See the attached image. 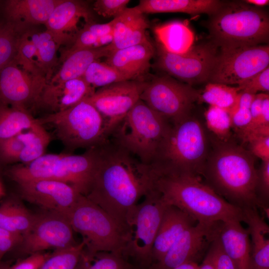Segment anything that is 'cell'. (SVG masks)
Returning a JSON list of instances; mask_svg holds the SVG:
<instances>
[{
  "instance_id": "1",
  "label": "cell",
  "mask_w": 269,
  "mask_h": 269,
  "mask_svg": "<svg viewBox=\"0 0 269 269\" xmlns=\"http://www.w3.org/2000/svg\"><path fill=\"white\" fill-rule=\"evenodd\" d=\"M149 165L108 137L97 145L92 183L85 196L127 233L139 199L148 190Z\"/></svg>"
},
{
  "instance_id": "2",
  "label": "cell",
  "mask_w": 269,
  "mask_h": 269,
  "mask_svg": "<svg viewBox=\"0 0 269 269\" xmlns=\"http://www.w3.org/2000/svg\"><path fill=\"white\" fill-rule=\"evenodd\" d=\"M149 189L166 205L176 207L197 223L243 222V211L226 201L192 172L150 165Z\"/></svg>"
},
{
  "instance_id": "3",
  "label": "cell",
  "mask_w": 269,
  "mask_h": 269,
  "mask_svg": "<svg viewBox=\"0 0 269 269\" xmlns=\"http://www.w3.org/2000/svg\"><path fill=\"white\" fill-rule=\"evenodd\" d=\"M212 142L200 176L231 204L242 210L258 208L255 156L230 138Z\"/></svg>"
},
{
  "instance_id": "4",
  "label": "cell",
  "mask_w": 269,
  "mask_h": 269,
  "mask_svg": "<svg viewBox=\"0 0 269 269\" xmlns=\"http://www.w3.org/2000/svg\"><path fill=\"white\" fill-rule=\"evenodd\" d=\"M211 41L220 49L267 44L269 18L264 9L241 1L223 2L210 15Z\"/></svg>"
},
{
  "instance_id": "5",
  "label": "cell",
  "mask_w": 269,
  "mask_h": 269,
  "mask_svg": "<svg viewBox=\"0 0 269 269\" xmlns=\"http://www.w3.org/2000/svg\"><path fill=\"white\" fill-rule=\"evenodd\" d=\"M97 146L87 149L82 154H44L30 163L12 167L8 174L17 183L40 179L64 182L85 196L95 170Z\"/></svg>"
},
{
  "instance_id": "6",
  "label": "cell",
  "mask_w": 269,
  "mask_h": 269,
  "mask_svg": "<svg viewBox=\"0 0 269 269\" xmlns=\"http://www.w3.org/2000/svg\"><path fill=\"white\" fill-rule=\"evenodd\" d=\"M171 125L139 99L108 137L143 163L150 165Z\"/></svg>"
},
{
  "instance_id": "7",
  "label": "cell",
  "mask_w": 269,
  "mask_h": 269,
  "mask_svg": "<svg viewBox=\"0 0 269 269\" xmlns=\"http://www.w3.org/2000/svg\"><path fill=\"white\" fill-rule=\"evenodd\" d=\"M210 142L201 122L189 115L171 127L150 165L188 171L200 176Z\"/></svg>"
},
{
  "instance_id": "8",
  "label": "cell",
  "mask_w": 269,
  "mask_h": 269,
  "mask_svg": "<svg viewBox=\"0 0 269 269\" xmlns=\"http://www.w3.org/2000/svg\"><path fill=\"white\" fill-rule=\"evenodd\" d=\"M66 217L73 231L82 236L86 252L122 254L128 234L112 217L85 196L80 195Z\"/></svg>"
},
{
  "instance_id": "9",
  "label": "cell",
  "mask_w": 269,
  "mask_h": 269,
  "mask_svg": "<svg viewBox=\"0 0 269 269\" xmlns=\"http://www.w3.org/2000/svg\"><path fill=\"white\" fill-rule=\"evenodd\" d=\"M37 120L42 126H53L57 138L69 151L92 148L108 137L104 119L87 98L67 110Z\"/></svg>"
},
{
  "instance_id": "10",
  "label": "cell",
  "mask_w": 269,
  "mask_h": 269,
  "mask_svg": "<svg viewBox=\"0 0 269 269\" xmlns=\"http://www.w3.org/2000/svg\"><path fill=\"white\" fill-rule=\"evenodd\" d=\"M143 197L134 208L122 255L127 260L133 259L137 267L145 269L152 264V249L166 205L152 190H148Z\"/></svg>"
},
{
  "instance_id": "11",
  "label": "cell",
  "mask_w": 269,
  "mask_h": 269,
  "mask_svg": "<svg viewBox=\"0 0 269 269\" xmlns=\"http://www.w3.org/2000/svg\"><path fill=\"white\" fill-rule=\"evenodd\" d=\"M200 92L167 74L146 81L140 99L172 124L191 115Z\"/></svg>"
},
{
  "instance_id": "12",
  "label": "cell",
  "mask_w": 269,
  "mask_h": 269,
  "mask_svg": "<svg viewBox=\"0 0 269 269\" xmlns=\"http://www.w3.org/2000/svg\"><path fill=\"white\" fill-rule=\"evenodd\" d=\"M155 48L156 67L191 86L208 82L219 51L218 46L211 40L193 45L182 54L169 52L157 42Z\"/></svg>"
},
{
  "instance_id": "13",
  "label": "cell",
  "mask_w": 269,
  "mask_h": 269,
  "mask_svg": "<svg viewBox=\"0 0 269 269\" xmlns=\"http://www.w3.org/2000/svg\"><path fill=\"white\" fill-rule=\"evenodd\" d=\"M267 44L220 49L208 83L239 85L269 67Z\"/></svg>"
},
{
  "instance_id": "14",
  "label": "cell",
  "mask_w": 269,
  "mask_h": 269,
  "mask_svg": "<svg viewBox=\"0 0 269 269\" xmlns=\"http://www.w3.org/2000/svg\"><path fill=\"white\" fill-rule=\"evenodd\" d=\"M146 80L120 81L99 88L87 99L100 113L107 136L140 99Z\"/></svg>"
},
{
  "instance_id": "15",
  "label": "cell",
  "mask_w": 269,
  "mask_h": 269,
  "mask_svg": "<svg viewBox=\"0 0 269 269\" xmlns=\"http://www.w3.org/2000/svg\"><path fill=\"white\" fill-rule=\"evenodd\" d=\"M73 231L66 216L47 211L35 215L32 227L22 236L20 243L22 251L30 255L48 249H65L77 244Z\"/></svg>"
},
{
  "instance_id": "16",
  "label": "cell",
  "mask_w": 269,
  "mask_h": 269,
  "mask_svg": "<svg viewBox=\"0 0 269 269\" xmlns=\"http://www.w3.org/2000/svg\"><path fill=\"white\" fill-rule=\"evenodd\" d=\"M47 84L45 76L26 71L13 60L0 70V102L28 111L38 105Z\"/></svg>"
},
{
  "instance_id": "17",
  "label": "cell",
  "mask_w": 269,
  "mask_h": 269,
  "mask_svg": "<svg viewBox=\"0 0 269 269\" xmlns=\"http://www.w3.org/2000/svg\"><path fill=\"white\" fill-rule=\"evenodd\" d=\"M17 184L24 200L66 217L81 194L70 185L55 180H34Z\"/></svg>"
},
{
  "instance_id": "18",
  "label": "cell",
  "mask_w": 269,
  "mask_h": 269,
  "mask_svg": "<svg viewBox=\"0 0 269 269\" xmlns=\"http://www.w3.org/2000/svg\"><path fill=\"white\" fill-rule=\"evenodd\" d=\"M216 223H197L186 229L159 261L142 269H174L188 261H195L209 247L214 235Z\"/></svg>"
},
{
  "instance_id": "19",
  "label": "cell",
  "mask_w": 269,
  "mask_h": 269,
  "mask_svg": "<svg viewBox=\"0 0 269 269\" xmlns=\"http://www.w3.org/2000/svg\"><path fill=\"white\" fill-rule=\"evenodd\" d=\"M83 18L92 22V14L86 2L81 0H62L53 9L45 24L47 30L60 38L64 44L73 43L79 31L78 23Z\"/></svg>"
},
{
  "instance_id": "20",
  "label": "cell",
  "mask_w": 269,
  "mask_h": 269,
  "mask_svg": "<svg viewBox=\"0 0 269 269\" xmlns=\"http://www.w3.org/2000/svg\"><path fill=\"white\" fill-rule=\"evenodd\" d=\"M155 54V48L148 40L111 52L105 62L131 80H145L143 77L150 69V61Z\"/></svg>"
},
{
  "instance_id": "21",
  "label": "cell",
  "mask_w": 269,
  "mask_h": 269,
  "mask_svg": "<svg viewBox=\"0 0 269 269\" xmlns=\"http://www.w3.org/2000/svg\"><path fill=\"white\" fill-rule=\"evenodd\" d=\"M95 91L82 77L54 84H47L38 105L50 109L52 113L61 112L90 97Z\"/></svg>"
},
{
  "instance_id": "22",
  "label": "cell",
  "mask_w": 269,
  "mask_h": 269,
  "mask_svg": "<svg viewBox=\"0 0 269 269\" xmlns=\"http://www.w3.org/2000/svg\"><path fill=\"white\" fill-rule=\"evenodd\" d=\"M216 233L223 249L237 269H251L250 238L241 222H218Z\"/></svg>"
},
{
  "instance_id": "23",
  "label": "cell",
  "mask_w": 269,
  "mask_h": 269,
  "mask_svg": "<svg viewBox=\"0 0 269 269\" xmlns=\"http://www.w3.org/2000/svg\"><path fill=\"white\" fill-rule=\"evenodd\" d=\"M196 223L178 208L166 205L152 249V264L159 261L180 235Z\"/></svg>"
},
{
  "instance_id": "24",
  "label": "cell",
  "mask_w": 269,
  "mask_h": 269,
  "mask_svg": "<svg viewBox=\"0 0 269 269\" xmlns=\"http://www.w3.org/2000/svg\"><path fill=\"white\" fill-rule=\"evenodd\" d=\"M113 19V39L108 45L111 52L149 40L146 35V30L149 27L148 22L136 6L127 7L122 13Z\"/></svg>"
},
{
  "instance_id": "25",
  "label": "cell",
  "mask_w": 269,
  "mask_h": 269,
  "mask_svg": "<svg viewBox=\"0 0 269 269\" xmlns=\"http://www.w3.org/2000/svg\"><path fill=\"white\" fill-rule=\"evenodd\" d=\"M250 240L251 269H269V226L256 207L243 209Z\"/></svg>"
},
{
  "instance_id": "26",
  "label": "cell",
  "mask_w": 269,
  "mask_h": 269,
  "mask_svg": "<svg viewBox=\"0 0 269 269\" xmlns=\"http://www.w3.org/2000/svg\"><path fill=\"white\" fill-rule=\"evenodd\" d=\"M62 0H7L4 2L6 20L22 25L45 24Z\"/></svg>"
},
{
  "instance_id": "27",
  "label": "cell",
  "mask_w": 269,
  "mask_h": 269,
  "mask_svg": "<svg viewBox=\"0 0 269 269\" xmlns=\"http://www.w3.org/2000/svg\"><path fill=\"white\" fill-rule=\"evenodd\" d=\"M111 53L108 45L96 48L78 50L61 57L63 64L47 84H54L82 77L89 66Z\"/></svg>"
},
{
  "instance_id": "28",
  "label": "cell",
  "mask_w": 269,
  "mask_h": 269,
  "mask_svg": "<svg viewBox=\"0 0 269 269\" xmlns=\"http://www.w3.org/2000/svg\"><path fill=\"white\" fill-rule=\"evenodd\" d=\"M223 2L217 0H140L136 7L143 14L182 12L211 15L221 7Z\"/></svg>"
},
{
  "instance_id": "29",
  "label": "cell",
  "mask_w": 269,
  "mask_h": 269,
  "mask_svg": "<svg viewBox=\"0 0 269 269\" xmlns=\"http://www.w3.org/2000/svg\"><path fill=\"white\" fill-rule=\"evenodd\" d=\"M153 30L156 42L169 52L182 54L193 45L194 34L184 22H169L157 25Z\"/></svg>"
},
{
  "instance_id": "30",
  "label": "cell",
  "mask_w": 269,
  "mask_h": 269,
  "mask_svg": "<svg viewBox=\"0 0 269 269\" xmlns=\"http://www.w3.org/2000/svg\"><path fill=\"white\" fill-rule=\"evenodd\" d=\"M36 49V61L37 66L44 75L47 83L52 77L54 68L58 58L57 51L61 41L47 30L33 34L30 38Z\"/></svg>"
},
{
  "instance_id": "31",
  "label": "cell",
  "mask_w": 269,
  "mask_h": 269,
  "mask_svg": "<svg viewBox=\"0 0 269 269\" xmlns=\"http://www.w3.org/2000/svg\"><path fill=\"white\" fill-rule=\"evenodd\" d=\"M38 124L28 111L0 102V139L12 137Z\"/></svg>"
},
{
  "instance_id": "32",
  "label": "cell",
  "mask_w": 269,
  "mask_h": 269,
  "mask_svg": "<svg viewBox=\"0 0 269 269\" xmlns=\"http://www.w3.org/2000/svg\"><path fill=\"white\" fill-rule=\"evenodd\" d=\"M35 218L22 205L12 200L0 205V228L21 236L32 227Z\"/></svg>"
},
{
  "instance_id": "33",
  "label": "cell",
  "mask_w": 269,
  "mask_h": 269,
  "mask_svg": "<svg viewBox=\"0 0 269 269\" xmlns=\"http://www.w3.org/2000/svg\"><path fill=\"white\" fill-rule=\"evenodd\" d=\"M240 92L237 86L208 83L200 92L199 101L225 109L230 113L237 104Z\"/></svg>"
},
{
  "instance_id": "34",
  "label": "cell",
  "mask_w": 269,
  "mask_h": 269,
  "mask_svg": "<svg viewBox=\"0 0 269 269\" xmlns=\"http://www.w3.org/2000/svg\"><path fill=\"white\" fill-rule=\"evenodd\" d=\"M22 25L5 20L0 22V70L13 61L21 38L26 32Z\"/></svg>"
},
{
  "instance_id": "35",
  "label": "cell",
  "mask_w": 269,
  "mask_h": 269,
  "mask_svg": "<svg viewBox=\"0 0 269 269\" xmlns=\"http://www.w3.org/2000/svg\"><path fill=\"white\" fill-rule=\"evenodd\" d=\"M130 265L121 253L89 254L83 250L76 269H129Z\"/></svg>"
},
{
  "instance_id": "36",
  "label": "cell",
  "mask_w": 269,
  "mask_h": 269,
  "mask_svg": "<svg viewBox=\"0 0 269 269\" xmlns=\"http://www.w3.org/2000/svg\"><path fill=\"white\" fill-rule=\"evenodd\" d=\"M82 77L95 89L120 81L131 80L114 67L99 60L94 61L89 66Z\"/></svg>"
},
{
  "instance_id": "37",
  "label": "cell",
  "mask_w": 269,
  "mask_h": 269,
  "mask_svg": "<svg viewBox=\"0 0 269 269\" xmlns=\"http://www.w3.org/2000/svg\"><path fill=\"white\" fill-rule=\"evenodd\" d=\"M84 247L82 241L72 246L55 250L46 259L40 269H76Z\"/></svg>"
},
{
  "instance_id": "38",
  "label": "cell",
  "mask_w": 269,
  "mask_h": 269,
  "mask_svg": "<svg viewBox=\"0 0 269 269\" xmlns=\"http://www.w3.org/2000/svg\"><path fill=\"white\" fill-rule=\"evenodd\" d=\"M204 116L207 128L217 138L221 140L230 138L232 124L229 111L210 106L205 111Z\"/></svg>"
},
{
  "instance_id": "39",
  "label": "cell",
  "mask_w": 269,
  "mask_h": 269,
  "mask_svg": "<svg viewBox=\"0 0 269 269\" xmlns=\"http://www.w3.org/2000/svg\"><path fill=\"white\" fill-rule=\"evenodd\" d=\"M50 138L49 134L39 123L30 129L28 143L19 158V162L22 164L28 163L44 154Z\"/></svg>"
},
{
  "instance_id": "40",
  "label": "cell",
  "mask_w": 269,
  "mask_h": 269,
  "mask_svg": "<svg viewBox=\"0 0 269 269\" xmlns=\"http://www.w3.org/2000/svg\"><path fill=\"white\" fill-rule=\"evenodd\" d=\"M30 130L0 139V158L6 162H19L29 139Z\"/></svg>"
},
{
  "instance_id": "41",
  "label": "cell",
  "mask_w": 269,
  "mask_h": 269,
  "mask_svg": "<svg viewBox=\"0 0 269 269\" xmlns=\"http://www.w3.org/2000/svg\"><path fill=\"white\" fill-rule=\"evenodd\" d=\"M36 49L29 38V35L25 32L20 39L14 61L24 70L36 75L44 76L37 66L36 61Z\"/></svg>"
},
{
  "instance_id": "42",
  "label": "cell",
  "mask_w": 269,
  "mask_h": 269,
  "mask_svg": "<svg viewBox=\"0 0 269 269\" xmlns=\"http://www.w3.org/2000/svg\"><path fill=\"white\" fill-rule=\"evenodd\" d=\"M207 254L211 258L215 269H237L233 261L223 249L216 235V227Z\"/></svg>"
},
{
  "instance_id": "43",
  "label": "cell",
  "mask_w": 269,
  "mask_h": 269,
  "mask_svg": "<svg viewBox=\"0 0 269 269\" xmlns=\"http://www.w3.org/2000/svg\"><path fill=\"white\" fill-rule=\"evenodd\" d=\"M240 91L256 95L269 91V67H268L237 85Z\"/></svg>"
},
{
  "instance_id": "44",
  "label": "cell",
  "mask_w": 269,
  "mask_h": 269,
  "mask_svg": "<svg viewBox=\"0 0 269 269\" xmlns=\"http://www.w3.org/2000/svg\"><path fill=\"white\" fill-rule=\"evenodd\" d=\"M129 0H97L93 4L94 10L107 18L116 17L127 8Z\"/></svg>"
},
{
  "instance_id": "45",
  "label": "cell",
  "mask_w": 269,
  "mask_h": 269,
  "mask_svg": "<svg viewBox=\"0 0 269 269\" xmlns=\"http://www.w3.org/2000/svg\"><path fill=\"white\" fill-rule=\"evenodd\" d=\"M249 151L262 161L269 160V136H262L250 141Z\"/></svg>"
},
{
  "instance_id": "46",
  "label": "cell",
  "mask_w": 269,
  "mask_h": 269,
  "mask_svg": "<svg viewBox=\"0 0 269 269\" xmlns=\"http://www.w3.org/2000/svg\"><path fill=\"white\" fill-rule=\"evenodd\" d=\"M49 255L42 253L31 254L7 269H39Z\"/></svg>"
},
{
  "instance_id": "47",
  "label": "cell",
  "mask_w": 269,
  "mask_h": 269,
  "mask_svg": "<svg viewBox=\"0 0 269 269\" xmlns=\"http://www.w3.org/2000/svg\"><path fill=\"white\" fill-rule=\"evenodd\" d=\"M21 238V235L12 233L0 238V260L6 253L20 243Z\"/></svg>"
},
{
  "instance_id": "48",
  "label": "cell",
  "mask_w": 269,
  "mask_h": 269,
  "mask_svg": "<svg viewBox=\"0 0 269 269\" xmlns=\"http://www.w3.org/2000/svg\"><path fill=\"white\" fill-rule=\"evenodd\" d=\"M114 20L106 23L97 24L92 22L85 24V26L92 33L99 37L108 35L113 33Z\"/></svg>"
},
{
  "instance_id": "49",
  "label": "cell",
  "mask_w": 269,
  "mask_h": 269,
  "mask_svg": "<svg viewBox=\"0 0 269 269\" xmlns=\"http://www.w3.org/2000/svg\"><path fill=\"white\" fill-rule=\"evenodd\" d=\"M261 126H269V95L267 94L262 103L260 119Z\"/></svg>"
},
{
  "instance_id": "50",
  "label": "cell",
  "mask_w": 269,
  "mask_h": 269,
  "mask_svg": "<svg viewBox=\"0 0 269 269\" xmlns=\"http://www.w3.org/2000/svg\"><path fill=\"white\" fill-rule=\"evenodd\" d=\"M198 269H215L211 258L207 253L202 263L198 266Z\"/></svg>"
},
{
  "instance_id": "51",
  "label": "cell",
  "mask_w": 269,
  "mask_h": 269,
  "mask_svg": "<svg viewBox=\"0 0 269 269\" xmlns=\"http://www.w3.org/2000/svg\"><path fill=\"white\" fill-rule=\"evenodd\" d=\"M198 266L195 261H190L181 264L174 269H198Z\"/></svg>"
},
{
  "instance_id": "52",
  "label": "cell",
  "mask_w": 269,
  "mask_h": 269,
  "mask_svg": "<svg viewBox=\"0 0 269 269\" xmlns=\"http://www.w3.org/2000/svg\"><path fill=\"white\" fill-rule=\"evenodd\" d=\"M249 4H252L256 7H261L267 5L269 3V0H246L244 1Z\"/></svg>"
},
{
  "instance_id": "53",
  "label": "cell",
  "mask_w": 269,
  "mask_h": 269,
  "mask_svg": "<svg viewBox=\"0 0 269 269\" xmlns=\"http://www.w3.org/2000/svg\"><path fill=\"white\" fill-rule=\"evenodd\" d=\"M11 233H10L6 230H4L0 228V238Z\"/></svg>"
},
{
  "instance_id": "54",
  "label": "cell",
  "mask_w": 269,
  "mask_h": 269,
  "mask_svg": "<svg viewBox=\"0 0 269 269\" xmlns=\"http://www.w3.org/2000/svg\"><path fill=\"white\" fill-rule=\"evenodd\" d=\"M4 194V191L1 182L0 181V198Z\"/></svg>"
},
{
  "instance_id": "55",
  "label": "cell",
  "mask_w": 269,
  "mask_h": 269,
  "mask_svg": "<svg viewBox=\"0 0 269 269\" xmlns=\"http://www.w3.org/2000/svg\"><path fill=\"white\" fill-rule=\"evenodd\" d=\"M129 269H142L141 268H140L139 267H134V266H132V265H130Z\"/></svg>"
},
{
  "instance_id": "56",
  "label": "cell",
  "mask_w": 269,
  "mask_h": 269,
  "mask_svg": "<svg viewBox=\"0 0 269 269\" xmlns=\"http://www.w3.org/2000/svg\"><path fill=\"white\" fill-rule=\"evenodd\" d=\"M7 268L8 267H6V266H2V265L0 266V269H7Z\"/></svg>"
},
{
  "instance_id": "57",
  "label": "cell",
  "mask_w": 269,
  "mask_h": 269,
  "mask_svg": "<svg viewBox=\"0 0 269 269\" xmlns=\"http://www.w3.org/2000/svg\"></svg>"
}]
</instances>
